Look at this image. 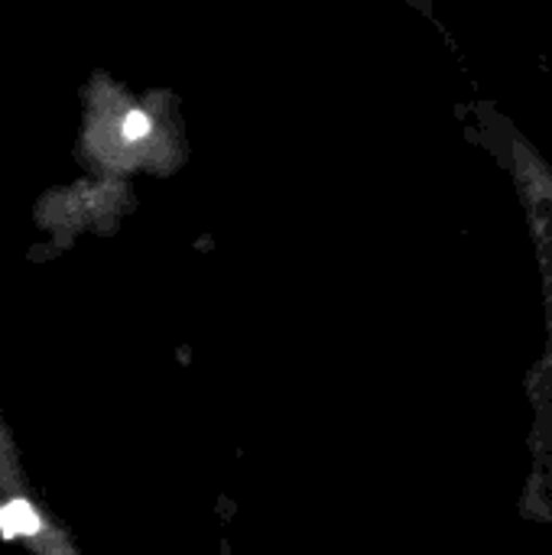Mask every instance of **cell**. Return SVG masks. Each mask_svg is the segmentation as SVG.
Returning a JSON list of instances; mask_svg holds the SVG:
<instances>
[{"label": "cell", "mask_w": 552, "mask_h": 555, "mask_svg": "<svg viewBox=\"0 0 552 555\" xmlns=\"http://www.w3.org/2000/svg\"><path fill=\"white\" fill-rule=\"evenodd\" d=\"M39 530V520H36V514L29 511V504H7V507H0V533L3 537H16V533H36Z\"/></svg>", "instance_id": "1"}, {"label": "cell", "mask_w": 552, "mask_h": 555, "mask_svg": "<svg viewBox=\"0 0 552 555\" xmlns=\"http://www.w3.org/2000/svg\"><path fill=\"white\" fill-rule=\"evenodd\" d=\"M150 130V120L143 114H130L127 117V137H143Z\"/></svg>", "instance_id": "2"}]
</instances>
